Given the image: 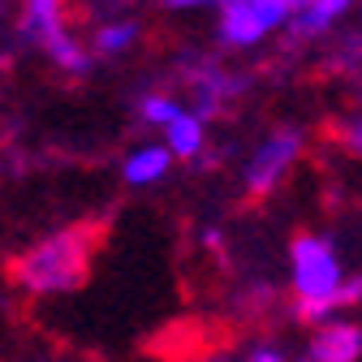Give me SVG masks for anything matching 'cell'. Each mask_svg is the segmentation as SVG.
Here are the masks:
<instances>
[{"mask_svg": "<svg viewBox=\"0 0 362 362\" xmlns=\"http://www.w3.org/2000/svg\"><path fill=\"white\" fill-rule=\"evenodd\" d=\"M104 246L100 224H74V229L30 246L9 263V281L22 285L26 293H69L82 289L90 276L95 250Z\"/></svg>", "mask_w": 362, "mask_h": 362, "instance_id": "cell-1", "label": "cell"}, {"mask_svg": "<svg viewBox=\"0 0 362 362\" xmlns=\"http://www.w3.org/2000/svg\"><path fill=\"white\" fill-rule=\"evenodd\" d=\"M293 293H298V315L302 320H320V315H328L332 306H349L337 255L328 250V242L310 238V233L293 238Z\"/></svg>", "mask_w": 362, "mask_h": 362, "instance_id": "cell-2", "label": "cell"}, {"mask_svg": "<svg viewBox=\"0 0 362 362\" xmlns=\"http://www.w3.org/2000/svg\"><path fill=\"white\" fill-rule=\"evenodd\" d=\"M18 5H22V35L30 43H39L57 65L82 74L86 57L78 52V43L65 30V0H18Z\"/></svg>", "mask_w": 362, "mask_h": 362, "instance_id": "cell-3", "label": "cell"}, {"mask_svg": "<svg viewBox=\"0 0 362 362\" xmlns=\"http://www.w3.org/2000/svg\"><path fill=\"white\" fill-rule=\"evenodd\" d=\"M285 18H293V0H224L220 5V39L246 48L259 43L272 26H281Z\"/></svg>", "mask_w": 362, "mask_h": 362, "instance_id": "cell-4", "label": "cell"}, {"mask_svg": "<svg viewBox=\"0 0 362 362\" xmlns=\"http://www.w3.org/2000/svg\"><path fill=\"white\" fill-rule=\"evenodd\" d=\"M302 156V139L293 129H281V134H272V139L259 147V156L250 160V168H246V194L250 199H263V194H272L285 181V173L293 168V160Z\"/></svg>", "mask_w": 362, "mask_h": 362, "instance_id": "cell-5", "label": "cell"}, {"mask_svg": "<svg viewBox=\"0 0 362 362\" xmlns=\"http://www.w3.org/2000/svg\"><path fill=\"white\" fill-rule=\"evenodd\" d=\"M315 362H354L362 354V328L354 324H328L315 332L310 349H306Z\"/></svg>", "mask_w": 362, "mask_h": 362, "instance_id": "cell-6", "label": "cell"}, {"mask_svg": "<svg viewBox=\"0 0 362 362\" xmlns=\"http://www.w3.org/2000/svg\"><path fill=\"white\" fill-rule=\"evenodd\" d=\"M354 0H293V30L298 35H320L328 30Z\"/></svg>", "mask_w": 362, "mask_h": 362, "instance_id": "cell-7", "label": "cell"}, {"mask_svg": "<svg viewBox=\"0 0 362 362\" xmlns=\"http://www.w3.org/2000/svg\"><path fill=\"white\" fill-rule=\"evenodd\" d=\"M168 147H173V156H181V160L199 156V147H203V121L177 112V117L168 121Z\"/></svg>", "mask_w": 362, "mask_h": 362, "instance_id": "cell-8", "label": "cell"}, {"mask_svg": "<svg viewBox=\"0 0 362 362\" xmlns=\"http://www.w3.org/2000/svg\"><path fill=\"white\" fill-rule=\"evenodd\" d=\"M164 173H168V151L164 147H147L139 156H129V164H125V177L134 181V186H147V181H156Z\"/></svg>", "mask_w": 362, "mask_h": 362, "instance_id": "cell-9", "label": "cell"}, {"mask_svg": "<svg viewBox=\"0 0 362 362\" xmlns=\"http://www.w3.org/2000/svg\"><path fill=\"white\" fill-rule=\"evenodd\" d=\"M134 35H139V26H134V22H112V26L95 30V48L100 52H121V48H129V43H134Z\"/></svg>", "mask_w": 362, "mask_h": 362, "instance_id": "cell-10", "label": "cell"}, {"mask_svg": "<svg viewBox=\"0 0 362 362\" xmlns=\"http://www.w3.org/2000/svg\"><path fill=\"white\" fill-rule=\"evenodd\" d=\"M181 108L168 100V95H147L143 100V121H156V125H168L173 117H177Z\"/></svg>", "mask_w": 362, "mask_h": 362, "instance_id": "cell-11", "label": "cell"}, {"mask_svg": "<svg viewBox=\"0 0 362 362\" xmlns=\"http://www.w3.org/2000/svg\"><path fill=\"white\" fill-rule=\"evenodd\" d=\"M341 143H345V147H349L354 156H362V117H358V121H345V125H341Z\"/></svg>", "mask_w": 362, "mask_h": 362, "instance_id": "cell-12", "label": "cell"}, {"mask_svg": "<svg viewBox=\"0 0 362 362\" xmlns=\"http://www.w3.org/2000/svg\"><path fill=\"white\" fill-rule=\"evenodd\" d=\"M168 9H190V5H224V0H164Z\"/></svg>", "mask_w": 362, "mask_h": 362, "instance_id": "cell-13", "label": "cell"}]
</instances>
